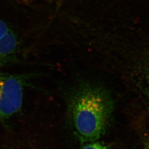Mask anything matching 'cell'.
<instances>
[{"label": "cell", "instance_id": "1", "mask_svg": "<svg viewBox=\"0 0 149 149\" xmlns=\"http://www.w3.org/2000/svg\"><path fill=\"white\" fill-rule=\"evenodd\" d=\"M69 108L76 134L86 143L99 141L105 133L113 112V102L103 88L83 84L71 94Z\"/></svg>", "mask_w": 149, "mask_h": 149}, {"label": "cell", "instance_id": "4", "mask_svg": "<svg viewBox=\"0 0 149 149\" xmlns=\"http://www.w3.org/2000/svg\"><path fill=\"white\" fill-rule=\"evenodd\" d=\"M80 149H112L110 147L98 141L86 143Z\"/></svg>", "mask_w": 149, "mask_h": 149}, {"label": "cell", "instance_id": "6", "mask_svg": "<svg viewBox=\"0 0 149 149\" xmlns=\"http://www.w3.org/2000/svg\"><path fill=\"white\" fill-rule=\"evenodd\" d=\"M143 149H149V139L145 141Z\"/></svg>", "mask_w": 149, "mask_h": 149}, {"label": "cell", "instance_id": "3", "mask_svg": "<svg viewBox=\"0 0 149 149\" xmlns=\"http://www.w3.org/2000/svg\"><path fill=\"white\" fill-rule=\"evenodd\" d=\"M19 41L6 23L0 20V68L17 60Z\"/></svg>", "mask_w": 149, "mask_h": 149}, {"label": "cell", "instance_id": "2", "mask_svg": "<svg viewBox=\"0 0 149 149\" xmlns=\"http://www.w3.org/2000/svg\"><path fill=\"white\" fill-rule=\"evenodd\" d=\"M25 75L0 72V121L6 123L20 112L23 103Z\"/></svg>", "mask_w": 149, "mask_h": 149}, {"label": "cell", "instance_id": "5", "mask_svg": "<svg viewBox=\"0 0 149 149\" xmlns=\"http://www.w3.org/2000/svg\"><path fill=\"white\" fill-rule=\"evenodd\" d=\"M145 79L146 83V90L147 98L149 103V62L147 65L145 71Z\"/></svg>", "mask_w": 149, "mask_h": 149}]
</instances>
